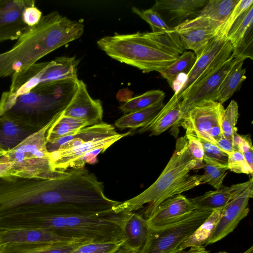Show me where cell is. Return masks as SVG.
I'll use <instances>...</instances> for the list:
<instances>
[{
	"label": "cell",
	"instance_id": "6da1fadb",
	"mask_svg": "<svg viewBox=\"0 0 253 253\" xmlns=\"http://www.w3.org/2000/svg\"><path fill=\"white\" fill-rule=\"evenodd\" d=\"M125 213L112 210L63 214L38 208L3 215L0 217V227L46 230L84 243L116 242L124 240L121 220Z\"/></svg>",
	"mask_w": 253,
	"mask_h": 253
},
{
	"label": "cell",
	"instance_id": "7a4b0ae2",
	"mask_svg": "<svg viewBox=\"0 0 253 253\" xmlns=\"http://www.w3.org/2000/svg\"><path fill=\"white\" fill-rule=\"evenodd\" d=\"M97 44L112 58L146 73H159L185 50L174 28L130 34L115 33L100 39Z\"/></svg>",
	"mask_w": 253,
	"mask_h": 253
},
{
	"label": "cell",
	"instance_id": "3957f363",
	"mask_svg": "<svg viewBox=\"0 0 253 253\" xmlns=\"http://www.w3.org/2000/svg\"><path fill=\"white\" fill-rule=\"evenodd\" d=\"M196 168V163L189 153L185 135L179 137L171 158L156 181L138 195L120 202L113 211L118 213H128L148 204L144 212L147 219L167 199L201 184V175H189L190 171Z\"/></svg>",
	"mask_w": 253,
	"mask_h": 253
},
{
	"label": "cell",
	"instance_id": "277c9868",
	"mask_svg": "<svg viewBox=\"0 0 253 253\" xmlns=\"http://www.w3.org/2000/svg\"><path fill=\"white\" fill-rule=\"evenodd\" d=\"M78 80L55 82L18 96L3 92L0 115H9L40 129L63 112L76 92Z\"/></svg>",
	"mask_w": 253,
	"mask_h": 253
},
{
	"label": "cell",
	"instance_id": "5b68a950",
	"mask_svg": "<svg viewBox=\"0 0 253 253\" xmlns=\"http://www.w3.org/2000/svg\"><path fill=\"white\" fill-rule=\"evenodd\" d=\"M131 133H118L111 124L104 122L86 126L76 134L64 136L46 144L51 167L54 171L84 168L94 164L97 157L121 138Z\"/></svg>",
	"mask_w": 253,
	"mask_h": 253
},
{
	"label": "cell",
	"instance_id": "8992f818",
	"mask_svg": "<svg viewBox=\"0 0 253 253\" xmlns=\"http://www.w3.org/2000/svg\"><path fill=\"white\" fill-rule=\"evenodd\" d=\"M84 25L71 20L57 11L42 16L40 22L14 45L23 66L27 68L83 34Z\"/></svg>",
	"mask_w": 253,
	"mask_h": 253
},
{
	"label": "cell",
	"instance_id": "52a82bcc",
	"mask_svg": "<svg viewBox=\"0 0 253 253\" xmlns=\"http://www.w3.org/2000/svg\"><path fill=\"white\" fill-rule=\"evenodd\" d=\"M61 114L6 152L3 158L11 164L10 176L46 179L54 178L63 172L52 170L46 142L48 128Z\"/></svg>",
	"mask_w": 253,
	"mask_h": 253
},
{
	"label": "cell",
	"instance_id": "ba28073f",
	"mask_svg": "<svg viewBox=\"0 0 253 253\" xmlns=\"http://www.w3.org/2000/svg\"><path fill=\"white\" fill-rule=\"evenodd\" d=\"M80 60L59 57L49 62L35 63L11 76L9 94L18 96L34 88L64 80H77Z\"/></svg>",
	"mask_w": 253,
	"mask_h": 253
},
{
	"label": "cell",
	"instance_id": "9c48e42d",
	"mask_svg": "<svg viewBox=\"0 0 253 253\" xmlns=\"http://www.w3.org/2000/svg\"><path fill=\"white\" fill-rule=\"evenodd\" d=\"M211 212L195 209L169 224L156 229H149L146 244L139 253H174Z\"/></svg>",
	"mask_w": 253,
	"mask_h": 253
},
{
	"label": "cell",
	"instance_id": "30bf717a",
	"mask_svg": "<svg viewBox=\"0 0 253 253\" xmlns=\"http://www.w3.org/2000/svg\"><path fill=\"white\" fill-rule=\"evenodd\" d=\"M224 110L223 105L217 101H203L189 109L178 125L186 132L216 145L210 132L213 126L221 124Z\"/></svg>",
	"mask_w": 253,
	"mask_h": 253
},
{
	"label": "cell",
	"instance_id": "8fae6325",
	"mask_svg": "<svg viewBox=\"0 0 253 253\" xmlns=\"http://www.w3.org/2000/svg\"><path fill=\"white\" fill-rule=\"evenodd\" d=\"M235 62L231 56L215 70L201 77L182 94L183 117L189 109L203 101H216L220 85Z\"/></svg>",
	"mask_w": 253,
	"mask_h": 253
},
{
	"label": "cell",
	"instance_id": "7c38bea8",
	"mask_svg": "<svg viewBox=\"0 0 253 253\" xmlns=\"http://www.w3.org/2000/svg\"><path fill=\"white\" fill-rule=\"evenodd\" d=\"M220 22L197 16L182 22L174 27L184 49L198 55L215 37Z\"/></svg>",
	"mask_w": 253,
	"mask_h": 253
},
{
	"label": "cell",
	"instance_id": "4fadbf2b",
	"mask_svg": "<svg viewBox=\"0 0 253 253\" xmlns=\"http://www.w3.org/2000/svg\"><path fill=\"white\" fill-rule=\"evenodd\" d=\"M253 196V184L250 185L222 209L221 216L207 245L213 244L233 232L248 214L249 200Z\"/></svg>",
	"mask_w": 253,
	"mask_h": 253
},
{
	"label": "cell",
	"instance_id": "5bb4252c",
	"mask_svg": "<svg viewBox=\"0 0 253 253\" xmlns=\"http://www.w3.org/2000/svg\"><path fill=\"white\" fill-rule=\"evenodd\" d=\"M31 0H0V43L18 40L32 28L23 19V11Z\"/></svg>",
	"mask_w": 253,
	"mask_h": 253
},
{
	"label": "cell",
	"instance_id": "9a60e30c",
	"mask_svg": "<svg viewBox=\"0 0 253 253\" xmlns=\"http://www.w3.org/2000/svg\"><path fill=\"white\" fill-rule=\"evenodd\" d=\"M103 113L101 101L93 99L87 91L85 84L79 80L76 92L62 115L85 121L92 126L102 122Z\"/></svg>",
	"mask_w": 253,
	"mask_h": 253
},
{
	"label": "cell",
	"instance_id": "2e32d148",
	"mask_svg": "<svg viewBox=\"0 0 253 253\" xmlns=\"http://www.w3.org/2000/svg\"><path fill=\"white\" fill-rule=\"evenodd\" d=\"M209 0H156L151 8L166 24L174 28L192 16L198 14Z\"/></svg>",
	"mask_w": 253,
	"mask_h": 253
},
{
	"label": "cell",
	"instance_id": "e0dca14e",
	"mask_svg": "<svg viewBox=\"0 0 253 253\" xmlns=\"http://www.w3.org/2000/svg\"><path fill=\"white\" fill-rule=\"evenodd\" d=\"M83 243L46 230L28 228L0 229V246L12 244Z\"/></svg>",
	"mask_w": 253,
	"mask_h": 253
},
{
	"label": "cell",
	"instance_id": "ac0fdd59",
	"mask_svg": "<svg viewBox=\"0 0 253 253\" xmlns=\"http://www.w3.org/2000/svg\"><path fill=\"white\" fill-rule=\"evenodd\" d=\"M194 210L189 199L178 194L162 202L146 220L150 229H156L177 220Z\"/></svg>",
	"mask_w": 253,
	"mask_h": 253
},
{
	"label": "cell",
	"instance_id": "d6986e66",
	"mask_svg": "<svg viewBox=\"0 0 253 253\" xmlns=\"http://www.w3.org/2000/svg\"><path fill=\"white\" fill-rule=\"evenodd\" d=\"M252 184H253V177L246 182L229 187L222 186L219 189L208 191L203 195L189 199L195 210L213 211L223 209Z\"/></svg>",
	"mask_w": 253,
	"mask_h": 253
},
{
	"label": "cell",
	"instance_id": "ffe728a7",
	"mask_svg": "<svg viewBox=\"0 0 253 253\" xmlns=\"http://www.w3.org/2000/svg\"><path fill=\"white\" fill-rule=\"evenodd\" d=\"M124 242L123 246L136 253L144 247L149 228L146 218L134 212L126 213L121 220Z\"/></svg>",
	"mask_w": 253,
	"mask_h": 253
},
{
	"label": "cell",
	"instance_id": "44dd1931",
	"mask_svg": "<svg viewBox=\"0 0 253 253\" xmlns=\"http://www.w3.org/2000/svg\"><path fill=\"white\" fill-rule=\"evenodd\" d=\"M181 98L174 93L156 116L137 132L150 131L152 135H159L174 126H177L183 118L181 108Z\"/></svg>",
	"mask_w": 253,
	"mask_h": 253
},
{
	"label": "cell",
	"instance_id": "7402d4cb",
	"mask_svg": "<svg viewBox=\"0 0 253 253\" xmlns=\"http://www.w3.org/2000/svg\"><path fill=\"white\" fill-rule=\"evenodd\" d=\"M40 129L9 115H0V147L7 151Z\"/></svg>",
	"mask_w": 253,
	"mask_h": 253
},
{
	"label": "cell",
	"instance_id": "603a6c76",
	"mask_svg": "<svg viewBox=\"0 0 253 253\" xmlns=\"http://www.w3.org/2000/svg\"><path fill=\"white\" fill-rule=\"evenodd\" d=\"M226 41L227 39H221L214 37L204 49L196 56V59L192 68L177 93L179 97L181 98L182 94L206 72Z\"/></svg>",
	"mask_w": 253,
	"mask_h": 253
},
{
	"label": "cell",
	"instance_id": "cb8c5ba5",
	"mask_svg": "<svg viewBox=\"0 0 253 253\" xmlns=\"http://www.w3.org/2000/svg\"><path fill=\"white\" fill-rule=\"evenodd\" d=\"M222 209L212 211L209 216L175 250L180 252L190 248L205 247L210 240L221 216Z\"/></svg>",
	"mask_w": 253,
	"mask_h": 253
},
{
	"label": "cell",
	"instance_id": "d4e9b609",
	"mask_svg": "<svg viewBox=\"0 0 253 253\" xmlns=\"http://www.w3.org/2000/svg\"><path fill=\"white\" fill-rule=\"evenodd\" d=\"M83 243L12 244L3 246L0 253H72Z\"/></svg>",
	"mask_w": 253,
	"mask_h": 253
},
{
	"label": "cell",
	"instance_id": "484cf974",
	"mask_svg": "<svg viewBox=\"0 0 253 253\" xmlns=\"http://www.w3.org/2000/svg\"><path fill=\"white\" fill-rule=\"evenodd\" d=\"M243 62L235 60L220 85L216 101L222 104L224 103L238 90L242 83L246 80V70L243 67Z\"/></svg>",
	"mask_w": 253,
	"mask_h": 253
},
{
	"label": "cell",
	"instance_id": "4316f807",
	"mask_svg": "<svg viewBox=\"0 0 253 253\" xmlns=\"http://www.w3.org/2000/svg\"><path fill=\"white\" fill-rule=\"evenodd\" d=\"M87 126H89L87 122L64 116L62 113L47 131L46 144H51L64 136L74 135L81 129Z\"/></svg>",
	"mask_w": 253,
	"mask_h": 253
},
{
	"label": "cell",
	"instance_id": "83f0119b",
	"mask_svg": "<svg viewBox=\"0 0 253 253\" xmlns=\"http://www.w3.org/2000/svg\"><path fill=\"white\" fill-rule=\"evenodd\" d=\"M163 102L148 108L124 114L115 123V126L121 129L142 128L148 124L162 109Z\"/></svg>",
	"mask_w": 253,
	"mask_h": 253
},
{
	"label": "cell",
	"instance_id": "f1b7e54d",
	"mask_svg": "<svg viewBox=\"0 0 253 253\" xmlns=\"http://www.w3.org/2000/svg\"><path fill=\"white\" fill-rule=\"evenodd\" d=\"M165 92L161 90L154 89L131 98L120 106L119 109L124 114L142 110L163 102Z\"/></svg>",
	"mask_w": 253,
	"mask_h": 253
},
{
	"label": "cell",
	"instance_id": "f546056e",
	"mask_svg": "<svg viewBox=\"0 0 253 253\" xmlns=\"http://www.w3.org/2000/svg\"><path fill=\"white\" fill-rule=\"evenodd\" d=\"M196 56L192 51H184L178 58L168 67L159 72L171 87L178 76L183 74L186 76L192 68Z\"/></svg>",
	"mask_w": 253,
	"mask_h": 253
},
{
	"label": "cell",
	"instance_id": "4dcf8cb0",
	"mask_svg": "<svg viewBox=\"0 0 253 253\" xmlns=\"http://www.w3.org/2000/svg\"><path fill=\"white\" fill-rule=\"evenodd\" d=\"M239 1V0H209L197 16L209 18L222 24Z\"/></svg>",
	"mask_w": 253,
	"mask_h": 253
},
{
	"label": "cell",
	"instance_id": "1f68e13d",
	"mask_svg": "<svg viewBox=\"0 0 253 253\" xmlns=\"http://www.w3.org/2000/svg\"><path fill=\"white\" fill-rule=\"evenodd\" d=\"M203 168L204 173L201 175V184L208 183L215 189L223 186V180L229 170L227 166L204 156Z\"/></svg>",
	"mask_w": 253,
	"mask_h": 253
},
{
	"label": "cell",
	"instance_id": "d6a6232c",
	"mask_svg": "<svg viewBox=\"0 0 253 253\" xmlns=\"http://www.w3.org/2000/svg\"><path fill=\"white\" fill-rule=\"evenodd\" d=\"M253 25V5L246 10L230 29L226 39L235 47Z\"/></svg>",
	"mask_w": 253,
	"mask_h": 253
},
{
	"label": "cell",
	"instance_id": "836d02e7",
	"mask_svg": "<svg viewBox=\"0 0 253 253\" xmlns=\"http://www.w3.org/2000/svg\"><path fill=\"white\" fill-rule=\"evenodd\" d=\"M238 117V103L232 100L224 109L221 120V127L223 136L233 145L234 136L237 133L236 125Z\"/></svg>",
	"mask_w": 253,
	"mask_h": 253
},
{
	"label": "cell",
	"instance_id": "e575fe53",
	"mask_svg": "<svg viewBox=\"0 0 253 253\" xmlns=\"http://www.w3.org/2000/svg\"><path fill=\"white\" fill-rule=\"evenodd\" d=\"M252 5L253 0H239L226 20L218 28L215 37L221 39H226L234 23Z\"/></svg>",
	"mask_w": 253,
	"mask_h": 253
},
{
	"label": "cell",
	"instance_id": "d590c367",
	"mask_svg": "<svg viewBox=\"0 0 253 253\" xmlns=\"http://www.w3.org/2000/svg\"><path fill=\"white\" fill-rule=\"evenodd\" d=\"M124 240L116 242H98L80 245L72 253H111L124 244Z\"/></svg>",
	"mask_w": 253,
	"mask_h": 253
},
{
	"label": "cell",
	"instance_id": "8d00e7d4",
	"mask_svg": "<svg viewBox=\"0 0 253 253\" xmlns=\"http://www.w3.org/2000/svg\"><path fill=\"white\" fill-rule=\"evenodd\" d=\"M253 26L247 32L239 43L233 47L232 57L237 61H243L248 58L253 59Z\"/></svg>",
	"mask_w": 253,
	"mask_h": 253
},
{
	"label": "cell",
	"instance_id": "74e56055",
	"mask_svg": "<svg viewBox=\"0 0 253 253\" xmlns=\"http://www.w3.org/2000/svg\"><path fill=\"white\" fill-rule=\"evenodd\" d=\"M133 12L138 15L150 26L152 32L169 31L173 28L169 27L160 15L151 8L140 9L135 7L132 8Z\"/></svg>",
	"mask_w": 253,
	"mask_h": 253
},
{
	"label": "cell",
	"instance_id": "f35d334b",
	"mask_svg": "<svg viewBox=\"0 0 253 253\" xmlns=\"http://www.w3.org/2000/svg\"><path fill=\"white\" fill-rule=\"evenodd\" d=\"M234 146L242 153L246 162L253 169V147L249 135H241L237 133L234 136Z\"/></svg>",
	"mask_w": 253,
	"mask_h": 253
},
{
	"label": "cell",
	"instance_id": "ab89813d",
	"mask_svg": "<svg viewBox=\"0 0 253 253\" xmlns=\"http://www.w3.org/2000/svg\"><path fill=\"white\" fill-rule=\"evenodd\" d=\"M188 148L190 154L196 161V169L203 168L204 165V152L202 145L199 138L195 135L186 132Z\"/></svg>",
	"mask_w": 253,
	"mask_h": 253
},
{
	"label": "cell",
	"instance_id": "60d3db41",
	"mask_svg": "<svg viewBox=\"0 0 253 253\" xmlns=\"http://www.w3.org/2000/svg\"><path fill=\"white\" fill-rule=\"evenodd\" d=\"M227 167L228 169L235 173L251 175L253 173V169L250 167L238 149L235 150L228 156Z\"/></svg>",
	"mask_w": 253,
	"mask_h": 253
},
{
	"label": "cell",
	"instance_id": "b9f144b4",
	"mask_svg": "<svg viewBox=\"0 0 253 253\" xmlns=\"http://www.w3.org/2000/svg\"><path fill=\"white\" fill-rule=\"evenodd\" d=\"M201 142L206 156L220 164L227 166L228 155L220 149L216 145L206 140L198 138Z\"/></svg>",
	"mask_w": 253,
	"mask_h": 253
},
{
	"label": "cell",
	"instance_id": "7bdbcfd3",
	"mask_svg": "<svg viewBox=\"0 0 253 253\" xmlns=\"http://www.w3.org/2000/svg\"><path fill=\"white\" fill-rule=\"evenodd\" d=\"M22 16L25 23L30 28L36 26L42 17V11L36 6L34 0L24 8Z\"/></svg>",
	"mask_w": 253,
	"mask_h": 253
},
{
	"label": "cell",
	"instance_id": "ee69618b",
	"mask_svg": "<svg viewBox=\"0 0 253 253\" xmlns=\"http://www.w3.org/2000/svg\"><path fill=\"white\" fill-rule=\"evenodd\" d=\"M216 145L228 156L237 149L234 145L222 135L216 142Z\"/></svg>",
	"mask_w": 253,
	"mask_h": 253
},
{
	"label": "cell",
	"instance_id": "f6af8a7d",
	"mask_svg": "<svg viewBox=\"0 0 253 253\" xmlns=\"http://www.w3.org/2000/svg\"><path fill=\"white\" fill-rule=\"evenodd\" d=\"M10 167L11 164L9 162L3 158L0 159V177L10 176L9 174Z\"/></svg>",
	"mask_w": 253,
	"mask_h": 253
},
{
	"label": "cell",
	"instance_id": "bcb514c9",
	"mask_svg": "<svg viewBox=\"0 0 253 253\" xmlns=\"http://www.w3.org/2000/svg\"><path fill=\"white\" fill-rule=\"evenodd\" d=\"M175 253H209V252L205 249V247H200L190 248V249L187 251H183Z\"/></svg>",
	"mask_w": 253,
	"mask_h": 253
},
{
	"label": "cell",
	"instance_id": "7dc6e473",
	"mask_svg": "<svg viewBox=\"0 0 253 253\" xmlns=\"http://www.w3.org/2000/svg\"><path fill=\"white\" fill-rule=\"evenodd\" d=\"M113 253H136L133 251H132L125 247L123 246L121 247L118 250L115 251Z\"/></svg>",
	"mask_w": 253,
	"mask_h": 253
},
{
	"label": "cell",
	"instance_id": "c3c4849f",
	"mask_svg": "<svg viewBox=\"0 0 253 253\" xmlns=\"http://www.w3.org/2000/svg\"><path fill=\"white\" fill-rule=\"evenodd\" d=\"M6 151L0 147V159L3 158L6 153Z\"/></svg>",
	"mask_w": 253,
	"mask_h": 253
},
{
	"label": "cell",
	"instance_id": "681fc988",
	"mask_svg": "<svg viewBox=\"0 0 253 253\" xmlns=\"http://www.w3.org/2000/svg\"><path fill=\"white\" fill-rule=\"evenodd\" d=\"M243 253H253V246H251L250 248H249Z\"/></svg>",
	"mask_w": 253,
	"mask_h": 253
},
{
	"label": "cell",
	"instance_id": "f907efd6",
	"mask_svg": "<svg viewBox=\"0 0 253 253\" xmlns=\"http://www.w3.org/2000/svg\"><path fill=\"white\" fill-rule=\"evenodd\" d=\"M216 253H227L226 252H220Z\"/></svg>",
	"mask_w": 253,
	"mask_h": 253
},
{
	"label": "cell",
	"instance_id": "816d5d0a",
	"mask_svg": "<svg viewBox=\"0 0 253 253\" xmlns=\"http://www.w3.org/2000/svg\"><path fill=\"white\" fill-rule=\"evenodd\" d=\"M2 247H3V246H0V250H1V249H2Z\"/></svg>",
	"mask_w": 253,
	"mask_h": 253
},
{
	"label": "cell",
	"instance_id": "f5cc1de1",
	"mask_svg": "<svg viewBox=\"0 0 253 253\" xmlns=\"http://www.w3.org/2000/svg\"><path fill=\"white\" fill-rule=\"evenodd\" d=\"M117 250H118V249H117ZM115 251H114V252H115ZM114 252H112V253H113Z\"/></svg>",
	"mask_w": 253,
	"mask_h": 253
}]
</instances>
